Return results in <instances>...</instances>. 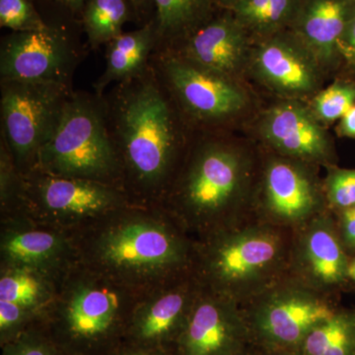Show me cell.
Segmentation results:
<instances>
[{
	"mask_svg": "<svg viewBox=\"0 0 355 355\" xmlns=\"http://www.w3.org/2000/svg\"><path fill=\"white\" fill-rule=\"evenodd\" d=\"M102 100L123 190L133 203L157 205L189 146V125L150 62Z\"/></svg>",
	"mask_w": 355,
	"mask_h": 355,
	"instance_id": "6da1fadb",
	"label": "cell"
},
{
	"mask_svg": "<svg viewBox=\"0 0 355 355\" xmlns=\"http://www.w3.org/2000/svg\"><path fill=\"white\" fill-rule=\"evenodd\" d=\"M70 235L77 263L139 295L191 273L195 239L158 205L130 203Z\"/></svg>",
	"mask_w": 355,
	"mask_h": 355,
	"instance_id": "7a4b0ae2",
	"label": "cell"
},
{
	"mask_svg": "<svg viewBox=\"0 0 355 355\" xmlns=\"http://www.w3.org/2000/svg\"><path fill=\"white\" fill-rule=\"evenodd\" d=\"M253 164L216 137L189 144L157 205L193 239L253 218Z\"/></svg>",
	"mask_w": 355,
	"mask_h": 355,
	"instance_id": "3957f363",
	"label": "cell"
},
{
	"mask_svg": "<svg viewBox=\"0 0 355 355\" xmlns=\"http://www.w3.org/2000/svg\"><path fill=\"white\" fill-rule=\"evenodd\" d=\"M292 232L250 218L200 236L191 273L202 288L245 304L288 277Z\"/></svg>",
	"mask_w": 355,
	"mask_h": 355,
	"instance_id": "277c9868",
	"label": "cell"
},
{
	"mask_svg": "<svg viewBox=\"0 0 355 355\" xmlns=\"http://www.w3.org/2000/svg\"><path fill=\"white\" fill-rule=\"evenodd\" d=\"M141 296L76 263L36 324L60 355H114Z\"/></svg>",
	"mask_w": 355,
	"mask_h": 355,
	"instance_id": "5b68a950",
	"label": "cell"
},
{
	"mask_svg": "<svg viewBox=\"0 0 355 355\" xmlns=\"http://www.w3.org/2000/svg\"><path fill=\"white\" fill-rule=\"evenodd\" d=\"M34 169L111 184L125 191L102 97L73 90L57 125L40 148Z\"/></svg>",
	"mask_w": 355,
	"mask_h": 355,
	"instance_id": "8992f818",
	"label": "cell"
},
{
	"mask_svg": "<svg viewBox=\"0 0 355 355\" xmlns=\"http://www.w3.org/2000/svg\"><path fill=\"white\" fill-rule=\"evenodd\" d=\"M130 203L127 193L111 184L34 169L22 175L19 202L9 216L71 233Z\"/></svg>",
	"mask_w": 355,
	"mask_h": 355,
	"instance_id": "52a82bcc",
	"label": "cell"
},
{
	"mask_svg": "<svg viewBox=\"0 0 355 355\" xmlns=\"http://www.w3.org/2000/svg\"><path fill=\"white\" fill-rule=\"evenodd\" d=\"M251 342L265 352L298 350L336 313L328 295L286 277L241 305Z\"/></svg>",
	"mask_w": 355,
	"mask_h": 355,
	"instance_id": "ba28073f",
	"label": "cell"
},
{
	"mask_svg": "<svg viewBox=\"0 0 355 355\" xmlns=\"http://www.w3.org/2000/svg\"><path fill=\"white\" fill-rule=\"evenodd\" d=\"M73 90L57 83L0 80V139L6 141L21 175L34 168L40 148Z\"/></svg>",
	"mask_w": 355,
	"mask_h": 355,
	"instance_id": "9c48e42d",
	"label": "cell"
},
{
	"mask_svg": "<svg viewBox=\"0 0 355 355\" xmlns=\"http://www.w3.org/2000/svg\"><path fill=\"white\" fill-rule=\"evenodd\" d=\"M150 64L191 127H216L247 106V94L235 79L200 69L174 51H154Z\"/></svg>",
	"mask_w": 355,
	"mask_h": 355,
	"instance_id": "30bf717a",
	"label": "cell"
},
{
	"mask_svg": "<svg viewBox=\"0 0 355 355\" xmlns=\"http://www.w3.org/2000/svg\"><path fill=\"white\" fill-rule=\"evenodd\" d=\"M310 166L284 156L266 161L254 189L253 218L293 231L327 211L323 186Z\"/></svg>",
	"mask_w": 355,
	"mask_h": 355,
	"instance_id": "8fae6325",
	"label": "cell"
},
{
	"mask_svg": "<svg viewBox=\"0 0 355 355\" xmlns=\"http://www.w3.org/2000/svg\"><path fill=\"white\" fill-rule=\"evenodd\" d=\"M84 55L76 39L62 25L48 23L38 31L12 32L0 44V80L72 87L74 72Z\"/></svg>",
	"mask_w": 355,
	"mask_h": 355,
	"instance_id": "7c38bea8",
	"label": "cell"
},
{
	"mask_svg": "<svg viewBox=\"0 0 355 355\" xmlns=\"http://www.w3.org/2000/svg\"><path fill=\"white\" fill-rule=\"evenodd\" d=\"M251 345L241 305L200 287L172 355H235Z\"/></svg>",
	"mask_w": 355,
	"mask_h": 355,
	"instance_id": "4fadbf2b",
	"label": "cell"
},
{
	"mask_svg": "<svg viewBox=\"0 0 355 355\" xmlns=\"http://www.w3.org/2000/svg\"><path fill=\"white\" fill-rule=\"evenodd\" d=\"M200 289L190 273L142 295L130 317L125 345L172 354Z\"/></svg>",
	"mask_w": 355,
	"mask_h": 355,
	"instance_id": "5bb4252c",
	"label": "cell"
},
{
	"mask_svg": "<svg viewBox=\"0 0 355 355\" xmlns=\"http://www.w3.org/2000/svg\"><path fill=\"white\" fill-rule=\"evenodd\" d=\"M328 210L292 232L288 277L328 295L349 277L350 261Z\"/></svg>",
	"mask_w": 355,
	"mask_h": 355,
	"instance_id": "9a60e30c",
	"label": "cell"
},
{
	"mask_svg": "<svg viewBox=\"0 0 355 355\" xmlns=\"http://www.w3.org/2000/svg\"><path fill=\"white\" fill-rule=\"evenodd\" d=\"M76 263L70 233L19 216L1 217L0 268H26L62 279Z\"/></svg>",
	"mask_w": 355,
	"mask_h": 355,
	"instance_id": "2e32d148",
	"label": "cell"
},
{
	"mask_svg": "<svg viewBox=\"0 0 355 355\" xmlns=\"http://www.w3.org/2000/svg\"><path fill=\"white\" fill-rule=\"evenodd\" d=\"M253 53L254 76L273 92L291 100L316 92L321 65L291 30L266 37Z\"/></svg>",
	"mask_w": 355,
	"mask_h": 355,
	"instance_id": "e0dca14e",
	"label": "cell"
},
{
	"mask_svg": "<svg viewBox=\"0 0 355 355\" xmlns=\"http://www.w3.org/2000/svg\"><path fill=\"white\" fill-rule=\"evenodd\" d=\"M261 133L279 156L310 165H323L331 159L328 135L316 116L293 100L275 105L263 114Z\"/></svg>",
	"mask_w": 355,
	"mask_h": 355,
	"instance_id": "ac0fdd59",
	"label": "cell"
},
{
	"mask_svg": "<svg viewBox=\"0 0 355 355\" xmlns=\"http://www.w3.org/2000/svg\"><path fill=\"white\" fill-rule=\"evenodd\" d=\"M250 34L228 9L172 51L200 69L234 79L247 60Z\"/></svg>",
	"mask_w": 355,
	"mask_h": 355,
	"instance_id": "d6986e66",
	"label": "cell"
},
{
	"mask_svg": "<svg viewBox=\"0 0 355 355\" xmlns=\"http://www.w3.org/2000/svg\"><path fill=\"white\" fill-rule=\"evenodd\" d=\"M354 12L352 0H301L288 29L323 67L338 53V43Z\"/></svg>",
	"mask_w": 355,
	"mask_h": 355,
	"instance_id": "ffe728a7",
	"label": "cell"
},
{
	"mask_svg": "<svg viewBox=\"0 0 355 355\" xmlns=\"http://www.w3.org/2000/svg\"><path fill=\"white\" fill-rule=\"evenodd\" d=\"M157 46L153 20L135 31L121 33L106 44V67L93 84L102 97L112 84L128 80L147 69Z\"/></svg>",
	"mask_w": 355,
	"mask_h": 355,
	"instance_id": "44dd1931",
	"label": "cell"
},
{
	"mask_svg": "<svg viewBox=\"0 0 355 355\" xmlns=\"http://www.w3.org/2000/svg\"><path fill=\"white\" fill-rule=\"evenodd\" d=\"M214 6V0H153L155 51L176 50L211 19Z\"/></svg>",
	"mask_w": 355,
	"mask_h": 355,
	"instance_id": "7402d4cb",
	"label": "cell"
},
{
	"mask_svg": "<svg viewBox=\"0 0 355 355\" xmlns=\"http://www.w3.org/2000/svg\"><path fill=\"white\" fill-rule=\"evenodd\" d=\"M62 280L26 268H0V300L41 315L53 302Z\"/></svg>",
	"mask_w": 355,
	"mask_h": 355,
	"instance_id": "603a6c76",
	"label": "cell"
},
{
	"mask_svg": "<svg viewBox=\"0 0 355 355\" xmlns=\"http://www.w3.org/2000/svg\"><path fill=\"white\" fill-rule=\"evenodd\" d=\"M301 0H239L228 10L250 35L261 38L291 27Z\"/></svg>",
	"mask_w": 355,
	"mask_h": 355,
	"instance_id": "cb8c5ba5",
	"label": "cell"
},
{
	"mask_svg": "<svg viewBox=\"0 0 355 355\" xmlns=\"http://www.w3.org/2000/svg\"><path fill=\"white\" fill-rule=\"evenodd\" d=\"M132 16L128 0H87L81 19L89 46L95 50L116 38Z\"/></svg>",
	"mask_w": 355,
	"mask_h": 355,
	"instance_id": "d4e9b609",
	"label": "cell"
},
{
	"mask_svg": "<svg viewBox=\"0 0 355 355\" xmlns=\"http://www.w3.org/2000/svg\"><path fill=\"white\" fill-rule=\"evenodd\" d=\"M301 355H355V314L336 310L299 347Z\"/></svg>",
	"mask_w": 355,
	"mask_h": 355,
	"instance_id": "484cf974",
	"label": "cell"
},
{
	"mask_svg": "<svg viewBox=\"0 0 355 355\" xmlns=\"http://www.w3.org/2000/svg\"><path fill=\"white\" fill-rule=\"evenodd\" d=\"M355 86L335 83L318 93L313 101V114L320 121L333 123L355 106Z\"/></svg>",
	"mask_w": 355,
	"mask_h": 355,
	"instance_id": "4316f807",
	"label": "cell"
},
{
	"mask_svg": "<svg viewBox=\"0 0 355 355\" xmlns=\"http://www.w3.org/2000/svg\"><path fill=\"white\" fill-rule=\"evenodd\" d=\"M0 26L13 32H31L44 29L48 23L32 0H0Z\"/></svg>",
	"mask_w": 355,
	"mask_h": 355,
	"instance_id": "83f0119b",
	"label": "cell"
},
{
	"mask_svg": "<svg viewBox=\"0 0 355 355\" xmlns=\"http://www.w3.org/2000/svg\"><path fill=\"white\" fill-rule=\"evenodd\" d=\"M22 175L18 171L6 141L0 139V216L12 214L19 202Z\"/></svg>",
	"mask_w": 355,
	"mask_h": 355,
	"instance_id": "f1b7e54d",
	"label": "cell"
},
{
	"mask_svg": "<svg viewBox=\"0 0 355 355\" xmlns=\"http://www.w3.org/2000/svg\"><path fill=\"white\" fill-rule=\"evenodd\" d=\"M327 205L343 211L355 205V170L330 169L323 186Z\"/></svg>",
	"mask_w": 355,
	"mask_h": 355,
	"instance_id": "f546056e",
	"label": "cell"
},
{
	"mask_svg": "<svg viewBox=\"0 0 355 355\" xmlns=\"http://www.w3.org/2000/svg\"><path fill=\"white\" fill-rule=\"evenodd\" d=\"M40 315L24 307L0 300V347L12 342L36 323Z\"/></svg>",
	"mask_w": 355,
	"mask_h": 355,
	"instance_id": "4dcf8cb0",
	"label": "cell"
},
{
	"mask_svg": "<svg viewBox=\"0 0 355 355\" xmlns=\"http://www.w3.org/2000/svg\"><path fill=\"white\" fill-rule=\"evenodd\" d=\"M1 349L2 355H60L36 323Z\"/></svg>",
	"mask_w": 355,
	"mask_h": 355,
	"instance_id": "1f68e13d",
	"label": "cell"
},
{
	"mask_svg": "<svg viewBox=\"0 0 355 355\" xmlns=\"http://www.w3.org/2000/svg\"><path fill=\"white\" fill-rule=\"evenodd\" d=\"M338 228L343 246L355 250V205L340 211Z\"/></svg>",
	"mask_w": 355,
	"mask_h": 355,
	"instance_id": "d6a6232c",
	"label": "cell"
},
{
	"mask_svg": "<svg viewBox=\"0 0 355 355\" xmlns=\"http://www.w3.org/2000/svg\"><path fill=\"white\" fill-rule=\"evenodd\" d=\"M338 53L355 64V10L338 43Z\"/></svg>",
	"mask_w": 355,
	"mask_h": 355,
	"instance_id": "836d02e7",
	"label": "cell"
},
{
	"mask_svg": "<svg viewBox=\"0 0 355 355\" xmlns=\"http://www.w3.org/2000/svg\"><path fill=\"white\" fill-rule=\"evenodd\" d=\"M132 7L133 15L139 19L146 18L147 22H150L148 16L151 10L154 11L153 0H128Z\"/></svg>",
	"mask_w": 355,
	"mask_h": 355,
	"instance_id": "e575fe53",
	"label": "cell"
},
{
	"mask_svg": "<svg viewBox=\"0 0 355 355\" xmlns=\"http://www.w3.org/2000/svg\"><path fill=\"white\" fill-rule=\"evenodd\" d=\"M340 132L345 137H355V106L343 116L340 121Z\"/></svg>",
	"mask_w": 355,
	"mask_h": 355,
	"instance_id": "d590c367",
	"label": "cell"
},
{
	"mask_svg": "<svg viewBox=\"0 0 355 355\" xmlns=\"http://www.w3.org/2000/svg\"><path fill=\"white\" fill-rule=\"evenodd\" d=\"M114 355H172L170 352H161V350H151L139 349V347H130L123 345Z\"/></svg>",
	"mask_w": 355,
	"mask_h": 355,
	"instance_id": "8d00e7d4",
	"label": "cell"
},
{
	"mask_svg": "<svg viewBox=\"0 0 355 355\" xmlns=\"http://www.w3.org/2000/svg\"><path fill=\"white\" fill-rule=\"evenodd\" d=\"M49 1L57 3L58 6L64 7L72 14L80 13L83 11L87 0H49Z\"/></svg>",
	"mask_w": 355,
	"mask_h": 355,
	"instance_id": "74e56055",
	"label": "cell"
},
{
	"mask_svg": "<svg viewBox=\"0 0 355 355\" xmlns=\"http://www.w3.org/2000/svg\"><path fill=\"white\" fill-rule=\"evenodd\" d=\"M261 355H301L298 350H282V352H265L261 350Z\"/></svg>",
	"mask_w": 355,
	"mask_h": 355,
	"instance_id": "f35d334b",
	"label": "cell"
},
{
	"mask_svg": "<svg viewBox=\"0 0 355 355\" xmlns=\"http://www.w3.org/2000/svg\"><path fill=\"white\" fill-rule=\"evenodd\" d=\"M239 1V0H214L216 2V6L221 7L223 9H229L231 8L236 2Z\"/></svg>",
	"mask_w": 355,
	"mask_h": 355,
	"instance_id": "ab89813d",
	"label": "cell"
},
{
	"mask_svg": "<svg viewBox=\"0 0 355 355\" xmlns=\"http://www.w3.org/2000/svg\"><path fill=\"white\" fill-rule=\"evenodd\" d=\"M235 355H261V352H256V350L252 349L251 345L244 350H242V352H238V354Z\"/></svg>",
	"mask_w": 355,
	"mask_h": 355,
	"instance_id": "60d3db41",
	"label": "cell"
},
{
	"mask_svg": "<svg viewBox=\"0 0 355 355\" xmlns=\"http://www.w3.org/2000/svg\"><path fill=\"white\" fill-rule=\"evenodd\" d=\"M349 279L354 280L355 282V258L354 260L350 261L349 268Z\"/></svg>",
	"mask_w": 355,
	"mask_h": 355,
	"instance_id": "b9f144b4",
	"label": "cell"
}]
</instances>
